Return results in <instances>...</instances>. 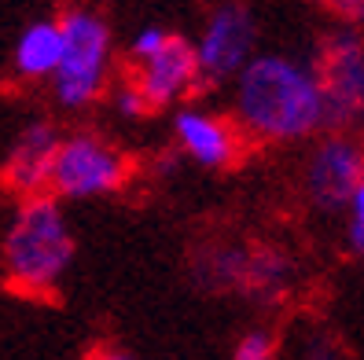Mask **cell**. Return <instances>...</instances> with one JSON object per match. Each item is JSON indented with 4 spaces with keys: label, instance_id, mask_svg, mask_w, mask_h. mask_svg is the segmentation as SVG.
Here are the masks:
<instances>
[{
    "label": "cell",
    "instance_id": "9c48e42d",
    "mask_svg": "<svg viewBox=\"0 0 364 360\" xmlns=\"http://www.w3.org/2000/svg\"><path fill=\"white\" fill-rule=\"evenodd\" d=\"M173 140L181 155L199 169H228L243 155V133L235 121L206 107H177Z\"/></svg>",
    "mask_w": 364,
    "mask_h": 360
},
{
    "label": "cell",
    "instance_id": "277c9868",
    "mask_svg": "<svg viewBox=\"0 0 364 360\" xmlns=\"http://www.w3.org/2000/svg\"><path fill=\"white\" fill-rule=\"evenodd\" d=\"M133 177V158L96 129L63 133L48 195L59 202H92L118 195Z\"/></svg>",
    "mask_w": 364,
    "mask_h": 360
},
{
    "label": "cell",
    "instance_id": "e0dca14e",
    "mask_svg": "<svg viewBox=\"0 0 364 360\" xmlns=\"http://www.w3.org/2000/svg\"><path fill=\"white\" fill-rule=\"evenodd\" d=\"M357 121H360V125H364V107H360V114H357Z\"/></svg>",
    "mask_w": 364,
    "mask_h": 360
},
{
    "label": "cell",
    "instance_id": "5bb4252c",
    "mask_svg": "<svg viewBox=\"0 0 364 360\" xmlns=\"http://www.w3.org/2000/svg\"><path fill=\"white\" fill-rule=\"evenodd\" d=\"M346 239H350V250L364 261V180L346 206Z\"/></svg>",
    "mask_w": 364,
    "mask_h": 360
},
{
    "label": "cell",
    "instance_id": "3957f363",
    "mask_svg": "<svg viewBox=\"0 0 364 360\" xmlns=\"http://www.w3.org/2000/svg\"><path fill=\"white\" fill-rule=\"evenodd\" d=\"M63 62L52 77V99L59 111H89L111 89L114 74V30L92 8H70L59 15Z\"/></svg>",
    "mask_w": 364,
    "mask_h": 360
},
{
    "label": "cell",
    "instance_id": "6da1fadb",
    "mask_svg": "<svg viewBox=\"0 0 364 360\" xmlns=\"http://www.w3.org/2000/svg\"><path fill=\"white\" fill-rule=\"evenodd\" d=\"M232 121L254 143H313L335 129L313 59L258 52L232 81Z\"/></svg>",
    "mask_w": 364,
    "mask_h": 360
},
{
    "label": "cell",
    "instance_id": "7a4b0ae2",
    "mask_svg": "<svg viewBox=\"0 0 364 360\" xmlns=\"http://www.w3.org/2000/svg\"><path fill=\"white\" fill-rule=\"evenodd\" d=\"M74 265V228L63 202L37 195L15 206V217L0 243L4 283L23 298H52Z\"/></svg>",
    "mask_w": 364,
    "mask_h": 360
},
{
    "label": "cell",
    "instance_id": "7c38bea8",
    "mask_svg": "<svg viewBox=\"0 0 364 360\" xmlns=\"http://www.w3.org/2000/svg\"><path fill=\"white\" fill-rule=\"evenodd\" d=\"M280 346H276V334L269 327H250L240 334V342L232 349V360H276Z\"/></svg>",
    "mask_w": 364,
    "mask_h": 360
},
{
    "label": "cell",
    "instance_id": "4fadbf2b",
    "mask_svg": "<svg viewBox=\"0 0 364 360\" xmlns=\"http://www.w3.org/2000/svg\"><path fill=\"white\" fill-rule=\"evenodd\" d=\"M111 107H114V114L118 118H129V121H136V118H144L147 114V103H144V96L136 92V84L125 77L122 84H114V92H111Z\"/></svg>",
    "mask_w": 364,
    "mask_h": 360
},
{
    "label": "cell",
    "instance_id": "8992f818",
    "mask_svg": "<svg viewBox=\"0 0 364 360\" xmlns=\"http://www.w3.org/2000/svg\"><path fill=\"white\" fill-rule=\"evenodd\" d=\"M191 48L203 81L232 84L258 55V18L247 4H218L191 37Z\"/></svg>",
    "mask_w": 364,
    "mask_h": 360
},
{
    "label": "cell",
    "instance_id": "2e32d148",
    "mask_svg": "<svg viewBox=\"0 0 364 360\" xmlns=\"http://www.w3.org/2000/svg\"><path fill=\"white\" fill-rule=\"evenodd\" d=\"M89 360H133L125 349H114V346H103V349H96Z\"/></svg>",
    "mask_w": 364,
    "mask_h": 360
},
{
    "label": "cell",
    "instance_id": "30bf717a",
    "mask_svg": "<svg viewBox=\"0 0 364 360\" xmlns=\"http://www.w3.org/2000/svg\"><path fill=\"white\" fill-rule=\"evenodd\" d=\"M59 140H63V133L52 121H30L15 136L11 151L4 158V169H0V180H4V187L11 195H18V202L48 195Z\"/></svg>",
    "mask_w": 364,
    "mask_h": 360
},
{
    "label": "cell",
    "instance_id": "ba28073f",
    "mask_svg": "<svg viewBox=\"0 0 364 360\" xmlns=\"http://www.w3.org/2000/svg\"><path fill=\"white\" fill-rule=\"evenodd\" d=\"M133 74L129 81L136 84V92L144 96L147 111H162V107H177L181 99H188L191 92L203 84L199 77V62H196V48H191V37L169 30L166 40L147 52L144 59L129 62Z\"/></svg>",
    "mask_w": 364,
    "mask_h": 360
},
{
    "label": "cell",
    "instance_id": "9a60e30c",
    "mask_svg": "<svg viewBox=\"0 0 364 360\" xmlns=\"http://www.w3.org/2000/svg\"><path fill=\"white\" fill-rule=\"evenodd\" d=\"M335 15L342 26L364 33V0H342V4H335Z\"/></svg>",
    "mask_w": 364,
    "mask_h": 360
},
{
    "label": "cell",
    "instance_id": "8fae6325",
    "mask_svg": "<svg viewBox=\"0 0 364 360\" xmlns=\"http://www.w3.org/2000/svg\"><path fill=\"white\" fill-rule=\"evenodd\" d=\"M59 62H63L59 18H33L18 30L11 45V74L23 84H52Z\"/></svg>",
    "mask_w": 364,
    "mask_h": 360
},
{
    "label": "cell",
    "instance_id": "52a82bcc",
    "mask_svg": "<svg viewBox=\"0 0 364 360\" xmlns=\"http://www.w3.org/2000/svg\"><path fill=\"white\" fill-rule=\"evenodd\" d=\"M313 67L324 84L335 129H346L364 107V33L338 23L320 40Z\"/></svg>",
    "mask_w": 364,
    "mask_h": 360
},
{
    "label": "cell",
    "instance_id": "5b68a950",
    "mask_svg": "<svg viewBox=\"0 0 364 360\" xmlns=\"http://www.w3.org/2000/svg\"><path fill=\"white\" fill-rule=\"evenodd\" d=\"M364 180V136L350 129L320 133L302 158V195L313 209H346Z\"/></svg>",
    "mask_w": 364,
    "mask_h": 360
}]
</instances>
